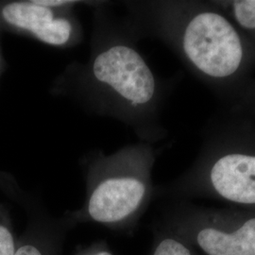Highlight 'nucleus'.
<instances>
[{"label":"nucleus","mask_w":255,"mask_h":255,"mask_svg":"<svg viewBox=\"0 0 255 255\" xmlns=\"http://www.w3.org/2000/svg\"><path fill=\"white\" fill-rule=\"evenodd\" d=\"M97 4L87 62L69 65L55 82L94 114L130 128L139 141L154 145L166 136L161 115L166 87L138 47L141 39L128 20L110 17Z\"/></svg>","instance_id":"nucleus-1"},{"label":"nucleus","mask_w":255,"mask_h":255,"mask_svg":"<svg viewBox=\"0 0 255 255\" xmlns=\"http://www.w3.org/2000/svg\"><path fill=\"white\" fill-rule=\"evenodd\" d=\"M124 6L139 36L167 46L226 108L254 80L255 44L211 0L127 1Z\"/></svg>","instance_id":"nucleus-2"},{"label":"nucleus","mask_w":255,"mask_h":255,"mask_svg":"<svg viewBox=\"0 0 255 255\" xmlns=\"http://www.w3.org/2000/svg\"><path fill=\"white\" fill-rule=\"evenodd\" d=\"M154 198L207 199L255 210V124L228 109L202 128L193 164L179 177L155 185Z\"/></svg>","instance_id":"nucleus-3"},{"label":"nucleus","mask_w":255,"mask_h":255,"mask_svg":"<svg viewBox=\"0 0 255 255\" xmlns=\"http://www.w3.org/2000/svg\"><path fill=\"white\" fill-rule=\"evenodd\" d=\"M159 155L154 145L138 141L110 154L93 151L83 162L85 198L64 219L70 228L92 223L131 232L154 199L152 172Z\"/></svg>","instance_id":"nucleus-4"},{"label":"nucleus","mask_w":255,"mask_h":255,"mask_svg":"<svg viewBox=\"0 0 255 255\" xmlns=\"http://www.w3.org/2000/svg\"><path fill=\"white\" fill-rule=\"evenodd\" d=\"M159 224L202 255H255V210L173 201Z\"/></svg>","instance_id":"nucleus-5"},{"label":"nucleus","mask_w":255,"mask_h":255,"mask_svg":"<svg viewBox=\"0 0 255 255\" xmlns=\"http://www.w3.org/2000/svg\"><path fill=\"white\" fill-rule=\"evenodd\" d=\"M0 21L42 44L57 48L77 46L83 37L74 9H52L39 0L13 1L2 5Z\"/></svg>","instance_id":"nucleus-6"},{"label":"nucleus","mask_w":255,"mask_h":255,"mask_svg":"<svg viewBox=\"0 0 255 255\" xmlns=\"http://www.w3.org/2000/svg\"><path fill=\"white\" fill-rule=\"evenodd\" d=\"M69 229L64 218L56 219L36 213L18 237L13 255H62L65 234Z\"/></svg>","instance_id":"nucleus-7"},{"label":"nucleus","mask_w":255,"mask_h":255,"mask_svg":"<svg viewBox=\"0 0 255 255\" xmlns=\"http://www.w3.org/2000/svg\"><path fill=\"white\" fill-rule=\"evenodd\" d=\"M211 2L255 44V0H211Z\"/></svg>","instance_id":"nucleus-8"},{"label":"nucleus","mask_w":255,"mask_h":255,"mask_svg":"<svg viewBox=\"0 0 255 255\" xmlns=\"http://www.w3.org/2000/svg\"><path fill=\"white\" fill-rule=\"evenodd\" d=\"M148 255H202L170 229L159 224Z\"/></svg>","instance_id":"nucleus-9"},{"label":"nucleus","mask_w":255,"mask_h":255,"mask_svg":"<svg viewBox=\"0 0 255 255\" xmlns=\"http://www.w3.org/2000/svg\"><path fill=\"white\" fill-rule=\"evenodd\" d=\"M18 243L8 211L0 204V255H13Z\"/></svg>","instance_id":"nucleus-10"},{"label":"nucleus","mask_w":255,"mask_h":255,"mask_svg":"<svg viewBox=\"0 0 255 255\" xmlns=\"http://www.w3.org/2000/svg\"><path fill=\"white\" fill-rule=\"evenodd\" d=\"M239 114L255 124V79L248 85L246 90L240 96L237 102L226 108Z\"/></svg>","instance_id":"nucleus-11"},{"label":"nucleus","mask_w":255,"mask_h":255,"mask_svg":"<svg viewBox=\"0 0 255 255\" xmlns=\"http://www.w3.org/2000/svg\"><path fill=\"white\" fill-rule=\"evenodd\" d=\"M76 255H116L106 242L99 241L82 249Z\"/></svg>","instance_id":"nucleus-12"}]
</instances>
